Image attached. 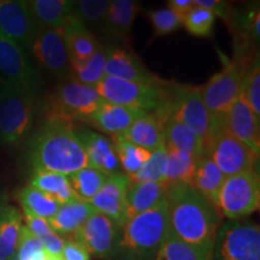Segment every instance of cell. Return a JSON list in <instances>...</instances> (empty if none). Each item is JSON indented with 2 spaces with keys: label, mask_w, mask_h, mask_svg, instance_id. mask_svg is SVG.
<instances>
[{
  "label": "cell",
  "mask_w": 260,
  "mask_h": 260,
  "mask_svg": "<svg viewBox=\"0 0 260 260\" xmlns=\"http://www.w3.org/2000/svg\"><path fill=\"white\" fill-rule=\"evenodd\" d=\"M167 201L169 234L213 253L220 228L216 207L187 184L169 186Z\"/></svg>",
  "instance_id": "1"
},
{
  "label": "cell",
  "mask_w": 260,
  "mask_h": 260,
  "mask_svg": "<svg viewBox=\"0 0 260 260\" xmlns=\"http://www.w3.org/2000/svg\"><path fill=\"white\" fill-rule=\"evenodd\" d=\"M29 161L34 171H50L67 176L89 167L74 124L61 121H44L30 141Z\"/></svg>",
  "instance_id": "2"
},
{
  "label": "cell",
  "mask_w": 260,
  "mask_h": 260,
  "mask_svg": "<svg viewBox=\"0 0 260 260\" xmlns=\"http://www.w3.org/2000/svg\"><path fill=\"white\" fill-rule=\"evenodd\" d=\"M121 230L116 254L124 260H152L169 236L168 201L130 218Z\"/></svg>",
  "instance_id": "3"
},
{
  "label": "cell",
  "mask_w": 260,
  "mask_h": 260,
  "mask_svg": "<svg viewBox=\"0 0 260 260\" xmlns=\"http://www.w3.org/2000/svg\"><path fill=\"white\" fill-rule=\"evenodd\" d=\"M37 113L35 93L5 82L0 88V144L22 145L31 134Z\"/></svg>",
  "instance_id": "4"
},
{
  "label": "cell",
  "mask_w": 260,
  "mask_h": 260,
  "mask_svg": "<svg viewBox=\"0 0 260 260\" xmlns=\"http://www.w3.org/2000/svg\"><path fill=\"white\" fill-rule=\"evenodd\" d=\"M162 105L170 117L203 140L206 148V144L213 134L214 123L204 104L201 86L175 84L170 87L169 84Z\"/></svg>",
  "instance_id": "5"
},
{
  "label": "cell",
  "mask_w": 260,
  "mask_h": 260,
  "mask_svg": "<svg viewBox=\"0 0 260 260\" xmlns=\"http://www.w3.org/2000/svg\"><path fill=\"white\" fill-rule=\"evenodd\" d=\"M253 60L245 56H239L233 60L225 58L223 69L201 86L204 104L212 116L213 123L222 118L226 110L240 96Z\"/></svg>",
  "instance_id": "6"
},
{
  "label": "cell",
  "mask_w": 260,
  "mask_h": 260,
  "mask_svg": "<svg viewBox=\"0 0 260 260\" xmlns=\"http://www.w3.org/2000/svg\"><path fill=\"white\" fill-rule=\"evenodd\" d=\"M105 102L95 87H89L73 79L61 82L47 102L45 121L87 122L95 110Z\"/></svg>",
  "instance_id": "7"
},
{
  "label": "cell",
  "mask_w": 260,
  "mask_h": 260,
  "mask_svg": "<svg viewBox=\"0 0 260 260\" xmlns=\"http://www.w3.org/2000/svg\"><path fill=\"white\" fill-rule=\"evenodd\" d=\"M260 206V178L258 170L226 177L219 190L217 211L229 220H241Z\"/></svg>",
  "instance_id": "8"
},
{
  "label": "cell",
  "mask_w": 260,
  "mask_h": 260,
  "mask_svg": "<svg viewBox=\"0 0 260 260\" xmlns=\"http://www.w3.org/2000/svg\"><path fill=\"white\" fill-rule=\"evenodd\" d=\"M168 87V82L153 86L104 76L95 89L107 103L142 112H152L167 96Z\"/></svg>",
  "instance_id": "9"
},
{
  "label": "cell",
  "mask_w": 260,
  "mask_h": 260,
  "mask_svg": "<svg viewBox=\"0 0 260 260\" xmlns=\"http://www.w3.org/2000/svg\"><path fill=\"white\" fill-rule=\"evenodd\" d=\"M212 260H260L259 225L246 220H229L220 225Z\"/></svg>",
  "instance_id": "10"
},
{
  "label": "cell",
  "mask_w": 260,
  "mask_h": 260,
  "mask_svg": "<svg viewBox=\"0 0 260 260\" xmlns=\"http://www.w3.org/2000/svg\"><path fill=\"white\" fill-rule=\"evenodd\" d=\"M206 154L224 177L255 170L259 154L223 128H217L206 144Z\"/></svg>",
  "instance_id": "11"
},
{
  "label": "cell",
  "mask_w": 260,
  "mask_h": 260,
  "mask_svg": "<svg viewBox=\"0 0 260 260\" xmlns=\"http://www.w3.org/2000/svg\"><path fill=\"white\" fill-rule=\"evenodd\" d=\"M29 48L46 73L63 81L71 79L70 60L60 29L39 30Z\"/></svg>",
  "instance_id": "12"
},
{
  "label": "cell",
  "mask_w": 260,
  "mask_h": 260,
  "mask_svg": "<svg viewBox=\"0 0 260 260\" xmlns=\"http://www.w3.org/2000/svg\"><path fill=\"white\" fill-rule=\"evenodd\" d=\"M73 236L89 254L109 259L117 253L119 228L103 213L94 212Z\"/></svg>",
  "instance_id": "13"
},
{
  "label": "cell",
  "mask_w": 260,
  "mask_h": 260,
  "mask_svg": "<svg viewBox=\"0 0 260 260\" xmlns=\"http://www.w3.org/2000/svg\"><path fill=\"white\" fill-rule=\"evenodd\" d=\"M0 76L19 89L35 93L37 76L23 47L0 32Z\"/></svg>",
  "instance_id": "14"
},
{
  "label": "cell",
  "mask_w": 260,
  "mask_h": 260,
  "mask_svg": "<svg viewBox=\"0 0 260 260\" xmlns=\"http://www.w3.org/2000/svg\"><path fill=\"white\" fill-rule=\"evenodd\" d=\"M217 128L226 130L230 135L240 140L259 154L260 118L252 112L242 96L237 98L222 118L214 122V130Z\"/></svg>",
  "instance_id": "15"
},
{
  "label": "cell",
  "mask_w": 260,
  "mask_h": 260,
  "mask_svg": "<svg viewBox=\"0 0 260 260\" xmlns=\"http://www.w3.org/2000/svg\"><path fill=\"white\" fill-rule=\"evenodd\" d=\"M39 29L27 2L0 0V32L23 48L30 47Z\"/></svg>",
  "instance_id": "16"
},
{
  "label": "cell",
  "mask_w": 260,
  "mask_h": 260,
  "mask_svg": "<svg viewBox=\"0 0 260 260\" xmlns=\"http://www.w3.org/2000/svg\"><path fill=\"white\" fill-rule=\"evenodd\" d=\"M130 187V180L124 172H115L107 176V180L102 189L90 205L96 212L103 213L110 218L119 230L125 224V207H126V193Z\"/></svg>",
  "instance_id": "17"
},
{
  "label": "cell",
  "mask_w": 260,
  "mask_h": 260,
  "mask_svg": "<svg viewBox=\"0 0 260 260\" xmlns=\"http://www.w3.org/2000/svg\"><path fill=\"white\" fill-rule=\"evenodd\" d=\"M106 63L105 76L115 77L128 82L153 84L161 86L167 83L151 73L141 59L133 52L125 51L123 48L106 47Z\"/></svg>",
  "instance_id": "18"
},
{
  "label": "cell",
  "mask_w": 260,
  "mask_h": 260,
  "mask_svg": "<svg viewBox=\"0 0 260 260\" xmlns=\"http://www.w3.org/2000/svg\"><path fill=\"white\" fill-rule=\"evenodd\" d=\"M75 133L83 146L89 167L105 172L106 175L119 171L115 147L109 139L89 129H79L75 130Z\"/></svg>",
  "instance_id": "19"
},
{
  "label": "cell",
  "mask_w": 260,
  "mask_h": 260,
  "mask_svg": "<svg viewBox=\"0 0 260 260\" xmlns=\"http://www.w3.org/2000/svg\"><path fill=\"white\" fill-rule=\"evenodd\" d=\"M145 113L148 112L126 109V107L104 102L95 110V112L87 119L86 123L112 138V136L124 134L130 125Z\"/></svg>",
  "instance_id": "20"
},
{
  "label": "cell",
  "mask_w": 260,
  "mask_h": 260,
  "mask_svg": "<svg viewBox=\"0 0 260 260\" xmlns=\"http://www.w3.org/2000/svg\"><path fill=\"white\" fill-rule=\"evenodd\" d=\"M27 4L39 30L61 29L75 16L71 0H31Z\"/></svg>",
  "instance_id": "21"
},
{
  "label": "cell",
  "mask_w": 260,
  "mask_h": 260,
  "mask_svg": "<svg viewBox=\"0 0 260 260\" xmlns=\"http://www.w3.org/2000/svg\"><path fill=\"white\" fill-rule=\"evenodd\" d=\"M60 30L63 32L70 63L88 59L102 46L92 30H89L76 16H74Z\"/></svg>",
  "instance_id": "22"
},
{
  "label": "cell",
  "mask_w": 260,
  "mask_h": 260,
  "mask_svg": "<svg viewBox=\"0 0 260 260\" xmlns=\"http://www.w3.org/2000/svg\"><path fill=\"white\" fill-rule=\"evenodd\" d=\"M168 190L169 186L165 182L130 183L128 193H126V222L133 217L152 210L164 200H167Z\"/></svg>",
  "instance_id": "23"
},
{
  "label": "cell",
  "mask_w": 260,
  "mask_h": 260,
  "mask_svg": "<svg viewBox=\"0 0 260 260\" xmlns=\"http://www.w3.org/2000/svg\"><path fill=\"white\" fill-rule=\"evenodd\" d=\"M141 12V5L133 0H112L107 10L104 32L123 40L128 38L136 18Z\"/></svg>",
  "instance_id": "24"
},
{
  "label": "cell",
  "mask_w": 260,
  "mask_h": 260,
  "mask_svg": "<svg viewBox=\"0 0 260 260\" xmlns=\"http://www.w3.org/2000/svg\"><path fill=\"white\" fill-rule=\"evenodd\" d=\"M122 136L132 144L149 152L164 146L162 123L154 112L145 113L139 117Z\"/></svg>",
  "instance_id": "25"
},
{
  "label": "cell",
  "mask_w": 260,
  "mask_h": 260,
  "mask_svg": "<svg viewBox=\"0 0 260 260\" xmlns=\"http://www.w3.org/2000/svg\"><path fill=\"white\" fill-rule=\"evenodd\" d=\"M224 180L225 177L212 161V159L205 154L198 160L197 169H195L189 187L198 191L201 197L217 209V200H218L219 190Z\"/></svg>",
  "instance_id": "26"
},
{
  "label": "cell",
  "mask_w": 260,
  "mask_h": 260,
  "mask_svg": "<svg viewBox=\"0 0 260 260\" xmlns=\"http://www.w3.org/2000/svg\"><path fill=\"white\" fill-rule=\"evenodd\" d=\"M94 212L96 211L89 203L77 199L61 205L58 212L47 222L59 236L74 235Z\"/></svg>",
  "instance_id": "27"
},
{
  "label": "cell",
  "mask_w": 260,
  "mask_h": 260,
  "mask_svg": "<svg viewBox=\"0 0 260 260\" xmlns=\"http://www.w3.org/2000/svg\"><path fill=\"white\" fill-rule=\"evenodd\" d=\"M162 132H164V146L177 149L191 157L200 159L206 154L204 141L186 126L172 117H168L162 122Z\"/></svg>",
  "instance_id": "28"
},
{
  "label": "cell",
  "mask_w": 260,
  "mask_h": 260,
  "mask_svg": "<svg viewBox=\"0 0 260 260\" xmlns=\"http://www.w3.org/2000/svg\"><path fill=\"white\" fill-rule=\"evenodd\" d=\"M22 214L16 207L8 205L0 223V260H14L21 239Z\"/></svg>",
  "instance_id": "29"
},
{
  "label": "cell",
  "mask_w": 260,
  "mask_h": 260,
  "mask_svg": "<svg viewBox=\"0 0 260 260\" xmlns=\"http://www.w3.org/2000/svg\"><path fill=\"white\" fill-rule=\"evenodd\" d=\"M29 186L48 194L60 206L79 199L73 190V188H71L69 178H68L67 175L56 174V172L50 171H34Z\"/></svg>",
  "instance_id": "30"
},
{
  "label": "cell",
  "mask_w": 260,
  "mask_h": 260,
  "mask_svg": "<svg viewBox=\"0 0 260 260\" xmlns=\"http://www.w3.org/2000/svg\"><path fill=\"white\" fill-rule=\"evenodd\" d=\"M165 148H167L168 153V161L162 182H165L168 186H171V184H187V186H189L199 159L191 157L184 152L167 147V146H165Z\"/></svg>",
  "instance_id": "31"
},
{
  "label": "cell",
  "mask_w": 260,
  "mask_h": 260,
  "mask_svg": "<svg viewBox=\"0 0 260 260\" xmlns=\"http://www.w3.org/2000/svg\"><path fill=\"white\" fill-rule=\"evenodd\" d=\"M17 199L25 214H31L46 220L51 219L60 207L53 198L31 186L24 187L19 191Z\"/></svg>",
  "instance_id": "32"
},
{
  "label": "cell",
  "mask_w": 260,
  "mask_h": 260,
  "mask_svg": "<svg viewBox=\"0 0 260 260\" xmlns=\"http://www.w3.org/2000/svg\"><path fill=\"white\" fill-rule=\"evenodd\" d=\"M107 50L103 45L88 59L70 63L71 79L89 87H96L105 76Z\"/></svg>",
  "instance_id": "33"
},
{
  "label": "cell",
  "mask_w": 260,
  "mask_h": 260,
  "mask_svg": "<svg viewBox=\"0 0 260 260\" xmlns=\"http://www.w3.org/2000/svg\"><path fill=\"white\" fill-rule=\"evenodd\" d=\"M107 176L109 175H106L105 172L92 167H87L70 174L68 178L76 197L80 200L90 203L105 184Z\"/></svg>",
  "instance_id": "34"
},
{
  "label": "cell",
  "mask_w": 260,
  "mask_h": 260,
  "mask_svg": "<svg viewBox=\"0 0 260 260\" xmlns=\"http://www.w3.org/2000/svg\"><path fill=\"white\" fill-rule=\"evenodd\" d=\"M112 145L115 147L119 167L128 176L136 174L152 154V152L132 144L122 135L112 136Z\"/></svg>",
  "instance_id": "35"
},
{
  "label": "cell",
  "mask_w": 260,
  "mask_h": 260,
  "mask_svg": "<svg viewBox=\"0 0 260 260\" xmlns=\"http://www.w3.org/2000/svg\"><path fill=\"white\" fill-rule=\"evenodd\" d=\"M152 260H212V253L181 241L169 234Z\"/></svg>",
  "instance_id": "36"
},
{
  "label": "cell",
  "mask_w": 260,
  "mask_h": 260,
  "mask_svg": "<svg viewBox=\"0 0 260 260\" xmlns=\"http://www.w3.org/2000/svg\"><path fill=\"white\" fill-rule=\"evenodd\" d=\"M110 2L107 0H79L75 2V16L89 29L104 30Z\"/></svg>",
  "instance_id": "37"
},
{
  "label": "cell",
  "mask_w": 260,
  "mask_h": 260,
  "mask_svg": "<svg viewBox=\"0 0 260 260\" xmlns=\"http://www.w3.org/2000/svg\"><path fill=\"white\" fill-rule=\"evenodd\" d=\"M168 153L165 146L152 152L151 157L142 165L136 174L128 176L130 183H144V182H162L167 170Z\"/></svg>",
  "instance_id": "38"
},
{
  "label": "cell",
  "mask_w": 260,
  "mask_h": 260,
  "mask_svg": "<svg viewBox=\"0 0 260 260\" xmlns=\"http://www.w3.org/2000/svg\"><path fill=\"white\" fill-rule=\"evenodd\" d=\"M214 23H216V17L213 14L195 5L189 14L182 19V25L186 28V30L198 38L211 37Z\"/></svg>",
  "instance_id": "39"
},
{
  "label": "cell",
  "mask_w": 260,
  "mask_h": 260,
  "mask_svg": "<svg viewBox=\"0 0 260 260\" xmlns=\"http://www.w3.org/2000/svg\"><path fill=\"white\" fill-rule=\"evenodd\" d=\"M240 96L243 98L252 112L260 118V64L258 56L252 61L251 68L247 73Z\"/></svg>",
  "instance_id": "40"
},
{
  "label": "cell",
  "mask_w": 260,
  "mask_h": 260,
  "mask_svg": "<svg viewBox=\"0 0 260 260\" xmlns=\"http://www.w3.org/2000/svg\"><path fill=\"white\" fill-rule=\"evenodd\" d=\"M149 22L155 37H167L175 32L182 25V19L169 8L154 10L149 12Z\"/></svg>",
  "instance_id": "41"
},
{
  "label": "cell",
  "mask_w": 260,
  "mask_h": 260,
  "mask_svg": "<svg viewBox=\"0 0 260 260\" xmlns=\"http://www.w3.org/2000/svg\"><path fill=\"white\" fill-rule=\"evenodd\" d=\"M193 2L195 6L207 10L211 14H213L216 18L220 17L226 22L232 17L230 6L228 5V3L222 2V0H193Z\"/></svg>",
  "instance_id": "42"
},
{
  "label": "cell",
  "mask_w": 260,
  "mask_h": 260,
  "mask_svg": "<svg viewBox=\"0 0 260 260\" xmlns=\"http://www.w3.org/2000/svg\"><path fill=\"white\" fill-rule=\"evenodd\" d=\"M24 218H25V223H27V225H25L27 226V229L35 237H38L40 241L45 240L46 237L50 236L51 234L54 233L46 219L39 218V217L31 216V214H25V213H24Z\"/></svg>",
  "instance_id": "43"
},
{
  "label": "cell",
  "mask_w": 260,
  "mask_h": 260,
  "mask_svg": "<svg viewBox=\"0 0 260 260\" xmlns=\"http://www.w3.org/2000/svg\"><path fill=\"white\" fill-rule=\"evenodd\" d=\"M63 260H90V254L83 246L75 240H65L63 251H61Z\"/></svg>",
  "instance_id": "44"
},
{
  "label": "cell",
  "mask_w": 260,
  "mask_h": 260,
  "mask_svg": "<svg viewBox=\"0 0 260 260\" xmlns=\"http://www.w3.org/2000/svg\"><path fill=\"white\" fill-rule=\"evenodd\" d=\"M169 9L178 16L181 19H183L194 8L193 0H170L168 3Z\"/></svg>",
  "instance_id": "45"
},
{
  "label": "cell",
  "mask_w": 260,
  "mask_h": 260,
  "mask_svg": "<svg viewBox=\"0 0 260 260\" xmlns=\"http://www.w3.org/2000/svg\"><path fill=\"white\" fill-rule=\"evenodd\" d=\"M8 198H6L5 194H0V223H2L3 216H4V211L8 206Z\"/></svg>",
  "instance_id": "46"
},
{
  "label": "cell",
  "mask_w": 260,
  "mask_h": 260,
  "mask_svg": "<svg viewBox=\"0 0 260 260\" xmlns=\"http://www.w3.org/2000/svg\"><path fill=\"white\" fill-rule=\"evenodd\" d=\"M5 82H6V81H5L4 79H3V77H2V76H0V88H2V87H3V86H4V84H5Z\"/></svg>",
  "instance_id": "47"
},
{
  "label": "cell",
  "mask_w": 260,
  "mask_h": 260,
  "mask_svg": "<svg viewBox=\"0 0 260 260\" xmlns=\"http://www.w3.org/2000/svg\"><path fill=\"white\" fill-rule=\"evenodd\" d=\"M50 260H63L61 258H57V259H50Z\"/></svg>",
  "instance_id": "48"
}]
</instances>
